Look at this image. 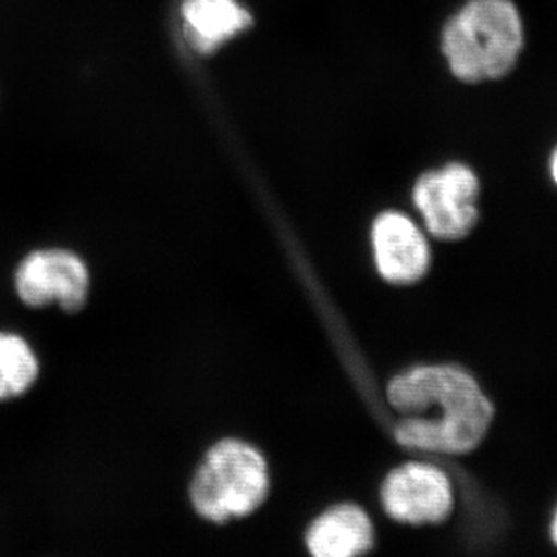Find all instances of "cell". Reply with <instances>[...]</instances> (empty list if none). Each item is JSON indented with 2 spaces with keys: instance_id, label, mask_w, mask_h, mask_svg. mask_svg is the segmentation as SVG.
Here are the masks:
<instances>
[{
  "instance_id": "1",
  "label": "cell",
  "mask_w": 557,
  "mask_h": 557,
  "mask_svg": "<svg viewBox=\"0 0 557 557\" xmlns=\"http://www.w3.org/2000/svg\"><path fill=\"white\" fill-rule=\"evenodd\" d=\"M384 395L397 416V445L429 456L474 453L496 417L479 381L458 364L435 362L401 370L387 381Z\"/></svg>"
},
{
  "instance_id": "2",
  "label": "cell",
  "mask_w": 557,
  "mask_h": 557,
  "mask_svg": "<svg viewBox=\"0 0 557 557\" xmlns=\"http://www.w3.org/2000/svg\"><path fill=\"white\" fill-rule=\"evenodd\" d=\"M525 46L522 14L512 0H468L442 35L449 70L467 84L505 78Z\"/></svg>"
},
{
  "instance_id": "3",
  "label": "cell",
  "mask_w": 557,
  "mask_h": 557,
  "mask_svg": "<svg viewBox=\"0 0 557 557\" xmlns=\"http://www.w3.org/2000/svg\"><path fill=\"white\" fill-rule=\"evenodd\" d=\"M271 474L258 446L237 437L212 443L188 483L190 509L215 527L249 518L270 496Z\"/></svg>"
},
{
  "instance_id": "4",
  "label": "cell",
  "mask_w": 557,
  "mask_h": 557,
  "mask_svg": "<svg viewBox=\"0 0 557 557\" xmlns=\"http://www.w3.org/2000/svg\"><path fill=\"white\" fill-rule=\"evenodd\" d=\"M480 180L465 163H449L417 180L412 200L429 236L458 242L471 236L480 220Z\"/></svg>"
},
{
  "instance_id": "5",
  "label": "cell",
  "mask_w": 557,
  "mask_h": 557,
  "mask_svg": "<svg viewBox=\"0 0 557 557\" xmlns=\"http://www.w3.org/2000/svg\"><path fill=\"white\" fill-rule=\"evenodd\" d=\"M381 509L392 522L410 528L443 525L456 509V491L445 469L426 460L403 461L384 475Z\"/></svg>"
},
{
  "instance_id": "6",
  "label": "cell",
  "mask_w": 557,
  "mask_h": 557,
  "mask_svg": "<svg viewBox=\"0 0 557 557\" xmlns=\"http://www.w3.org/2000/svg\"><path fill=\"white\" fill-rule=\"evenodd\" d=\"M14 285L25 306L58 302L67 313H78L89 296V270L65 249H40L22 260Z\"/></svg>"
},
{
  "instance_id": "7",
  "label": "cell",
  "mask_w": 557,
  "mask_h": 557,
  "mask_svg": "<svg viewBox=\"0 0 557 557\" xmlns=\"http://www.w3.org/2000/svg\"><path fill=\"white\" fill-rule=\"evenodd\" d=\"M372 258L376 274L392 287H410L431 273V245L420 226L399 211H386L372 225Z\"/></svg>"
},
{
  "instance_id": "8",
  "label": "cell",
  "mask_w": 557,
  "mask_h": 557,
  "mask_svg": "<svg viewBox=\"0 0 557 557\" xmlns=\"http://www.w3.org/2000/svg\"><path fill=\"white\" fill-rule=\"evenodd\" d=\"M304 544L313 557H357L375 547L369 511L355 502H339L311 520Z\"/></svg>"
},
{
  "instance_id": "9",
  "label": "cell",
  "mask_w": 557,
  "mask_h": 557,
  "mask_svg": "<svg viewBox=\"0 0 557 557\" xmlns=\"http://www.w3.org/2000/svg\"><path fill=\"white\" fill-rule=\"evenodd\" d=\"M182 16L190 46L203 54L214 53L252 24L237 0H185Z\"/></svg>"
},
{
  "instance_id": "10",
  "label": "cell",
  "mask_w": 557,
  "mask_h": 557,
  "mask_svg": "<svg viewBox=\"0 0 557 557\" xmlns=\"http://www.w3.org/2000/svg\"><path fill=\"white\" fill-rule=\"evenodd\" d=\"M39 375V362L27 341L0 333V401L24 395Z\"/></svg>"
},
{
  "instance_id": "11",
  "label": "cell",
  "mask_w": 557,
  "mask_h": 557,
  "mask_svg": "<svg viewBox=\"0 0 557 557\" xmlns=\"http://www.w3.org/2000/svg\"><path fill=\"white\" fill-rule=\"evenodd\" d=\"M549 172H552L553 182H555L557 186V148L555 152H553L552 159H549Z\"/></svg>"
},
{
  "instance_id": "12",
  "label": "cell",
  "mask_w": 557,
  "mask_h": 557,
  "mask_svg": "<svg viewBox=\"0 0 557 557\" xmlns=\"http://www.w3.org/2000/svg\"><path fill=\"white\" fill-rule=\"evenodd\" d=\"M549 536H552L553 544L557 547V507L555 515H553L552 525H549Z\"/></svg>"
}]
</instances>
